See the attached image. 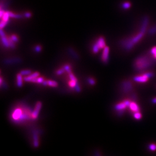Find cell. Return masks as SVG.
<instances>
[{
	"label": "cell",
	"instance_id": "obj_1",
	"mask_svg": "<svg viewBox=\"0 0 156 156\" xmlns=\"http://www.w3.org/2000/svg\"><path fill=\"white\" fill-rule=\"evenodd\" d=\"M149 23V17L146 16L144 17L141 21L139 33L134 36L122 39L120 42L122 47L126 51H130L134 48L135 45L143 38L146 31H147Z\"/></svg>",
	"mask_w": 156,
	"mask_h": 156
},
{
	"label": "cell",
	"instance_id": "obj_2",
	"mask_svg": "<svg viewBox=\"0 0 156 156\" xmlns=\"http://www.w3.org/2000/svg\"><path fill=\"white\" fill-rule=\"evenodd\" d=\"M153 64V61L147 56H141L137 58L134 62V66L138 71H142L147 69Z\"/></svg>",
	"mask_w": 156,
	"mask_h": 156
},
{
	"label": "cell",
	"instance_id": "obj_3",
	"mask_svg": "<svg viewBox=\"0 0 156 156\" xmlns=\"http://www.w3.org/2000/svg\"><path fill=\"white\" fill-rule=\"evenodd\" d=\"M121 89L124 93L128 94L131 92L134 89V85L130 80H126L122 82Z\"/></svg>",
	"mask_w": 156,
	"mask_h": 156
},
{
	"label": "cell",
	"instance_id": "obj_4",
	"mask_svg": "<svg viewBox=\"0 0 156 156\" xmlns=\"http://www.w3.org/2000/svg\"><path fill=\"white\" fill-rule=\"evenodd\" d=\"M12 118L14 120H19L20 119H26V117L22 114V111L20 109H17L12 114Z\"/></svg>",
	"mask_w": 156,
	"mask_h": 156
},
{
	"label": "cell",
	"instance_id": "obj_5",
	"mask_svg": "<svg viewBox=\"0 0 156 156\" xmlns=\"http://www.w3.org/2000/svg\"><path fill=\"white\" fill-rule=\"evenodd\" d=\"M149 79V78L146 76L145 73L144 74L136 76L134 78V81L136 82H139V83H145V82L148 81Z\"/></svg>",
	"mask_w": 156,
	"mask_h": 156
},
{
	"label": "cell",
	"instance_id": "obj_6",
	"mask_svg": "<svg viewBox=\"0 0 156 156\" xmlns=\"http://www.w3.org/2000/svg\"><path fill=\"white\" fill-rule=\"evenodd\" d=\"M42 103L40 102H38L36 104L34 109L32 113V117L33 119H36L38 118L40 110L42 108Z\"/></svg>",
	"mask_w": 156,
	"mask_h": 156
},
{
	"label": "cell",
	"instance_id": "obj_7",
	"mask_svg": "<svg viewBox=\"0 0 156 156\" xmlns=\"http://www.w3.org/2000/svg\"><path fill=\"white\" fill-rule=\"evenodd\" d=\"M109 48L106 46L104 49L102 54V59L104 63H107L109 60Z\"/></svg>",
	"mask_w": 156,
	"mask_h": 156
},
{
	"label": "cell",
	"instance_id": "obj_8",
	"mask_svg": "<svg viewBox=\"0 0 156 156\" xmlns=\"http://www.w3.org/2000/svg\"><path fill=\"white\" fill-rule=\"evenodd\" d=\"M95 44L97 45L100 49V50L104 49V48L106 47L105 40V39L103 37H100L98 39L97 42H96V43Z\"/></svg>",
	"mask_w": 156,
	"mask_h": 156
},
{
	"label": "cell",
	"instance_id": "obj_9",
	"mask_svg": "<svg viewBox=\"0 0 156 156\" xmlns=\"http://www.w3.org/2000/svg\"><path fill=\"white\" fill-rule=\"evenodd\" d=\"M39 75V73L38 72H36L33 73V74H30L29 76H26L24 77V80L26 82H31L32 80H33L34 78L38 77V76Z\"/></svg>",
	"mask_w": 156,
	"mask_h": 156
},
{
	"label": "cell",
	"instance_id": "obj_10",
	"mask_svg": "<svg viewBox=\"0 0 156 156\" xmlns=\"http://www.w3.org/2000/svg\"><path fill=\"white\" fill-rule=\"evenodd\" d=\"M127 108L126 105L123 102L118 103L116 104L115 106V109H116V110L118 111V112L119 111H124V110Z\"/></svg>",
	"mask_w": 156,
	"mask_h": 156
},
{
	"label": "cell",
	"instance_id": "obj_11",
	"mask_svg": "<svg viewBox=\"0 0 156 156\" xmlns=\"http://www.w3.org/2000/svg\"><path fill=\"white\" fill-rule=\"evenodd\" d=\"M129 108L131 110V111L134 112V113L136 112H139V110H140L139 107V105L134 102H131Z\"/></svg>",
	"mask_w": 156,
	"mask_h": 156
},
{
	"label": "cell",
	"instance_id": "obj_12",
	"mask_svg": "<svg viewBox=\"0 0 156 156\" xmlns=\"http://www.w3.org/2000/svg\"><path fill=\"white\" fill-rule=\"evenodd\" d=\"M22 75L20 74H18L17 75V85L21 88L23 84V82H22Z\"/></svg>",
	"mask_w": 156,
	"mask_h": 156
},
{
	"label": "cell",
	"instance_id": "obj_13",
	"mask_svg": "<svg viewBox=\"0 0 156 156\" xmlns=\"http://www.w3.org/2000/svg\"><path fill=\"white\" fill-rule=\"evenodd\" d=\"M148 33L150 35H153L156 34V24L150 28L148 31Z\"/></svg>",
	"mask_w": 156,
	"mask_h": 156
},
{
	"label": "cell",
	"instance_id": "obj_14",
	"mask_svg": "<svg viewBox=\"0 0 156 156\" xmlns=\"http://www.w3.org/2000/svg\"><path fill=\"white\" fill-rule=\"evenodd\" d=\"M131 3L129 2H124L122 3L121 7L124 10H127L131 7Z\"/></svg>",
	"mask_w": 156,
	"mask_h": 156
},
{
	"label": "cell",
	"instance_id": "obj_15",
	"mask_svg": "<svg viewBox=\"0 0 156 156\" xmlns=\"http://www.w3.org/2000/svg\"><path fill=\"white\" fill-rule=\"evenodd\" d=\"M33 145L35 147L37 148L38 147V146L39 145V139H38V135L36 134H33Z\"/></svg>",
	"mask_w": 156,
	"mask_h": 156
},
{
	"label": "cell",
	"instance_id": "obj_16",
	"mask_svg": "<svg viewBox=\"0 0 156 156\" xmlns=\"http://www.w3.org/2000/svg\"><path fill=\"white\" fill-rule=\"evenodd\" d=\"M47 84L48 85L51 87H54V88H56V87L58 86V83L55 81H52L50 80H47Z\"/></svg>",
	"mask_w": 156,
	"mask_h": 156
},
{
	"label": "cell",
	"instance_id": "obj_17",
	"mask_svg": "<svg viewBox=\"0 0 156 156\" xmlns=\"http://www.w3.org/2000/svg\"><path fill=\"white\" fill-rule=\"evenodd\" d=\"M20 73L22 76H26L28 75H29L31 74V71L28 70H22Z\"/></svg>",
	"mask_w": 156,
	"mask_h": 156
},
{
	"label": "cell",
	"instance_id": "obj_18",
	"mask_svg": "<svg viewBox=\"0 0 156 156\" xmlns=\"http://www.w3.org/2000/svg\"><path fill=\"white\" fill-rule=\"evenodd\" d=\"M134 118L135 119H136V120H140V119L141 118L142 115L139 112H136L134 113Z\"/></svg>",
	"mask_w": 156,
	"mask_h": 156
},
{
	"label": "cell",
	"instance_id": "obj_19",
	"mask_svg": "<svg viewBox=\"0 0 156 156\" xmlns=\"http://www.w3.org/2000/svg\"><path fill=\"white\" fill-rule=\"evenodd\" d=\"M69 77H70V79H71V80L73 81H75L76 82H77V79L74 76V75L73 74V73L72 72L69 73Z\"/></svg>",
	"mask_w": 156,
	"mask_h": 156
},
{
	"label": "cell",
	"instance_id": "obj_20",
	"mask_svg": "<svg viewBox=\"0 0 156 156\" xmlns=\"http://www.w3.org/2000/svg\"><path fill=\"white\" fill-rule=\"evenodd\" d=\"M100 50V49L98 48V47L97 45L95 44H94L93 45V51L94 53H97Z\"/></svg>",
	"mask_w": 156,
	"mask_h": 156
},
{
	"label": "cell",
	"instance_id": "obj_21",
	"mask_svg": "<svg viewBox=\"0 0 156 156\" xmlns=\"http://www.w3.org/2000/svg\"><path fill=\"white\" fill-rule=\"evenodd\" d=\"M149 149L150 150L155 151L156 150V145H155L154 144H152L150 145Z\"/></svg>",
	"mask_w": 156,
	"mask_h": 156
},
{
	"label": "cell",
	"instance_id": "obj_22",
	"mask_svg": "<svg viewBox=\"0 0 156 156\" xmlns=\"http://www.w3.org/2000/svg\"><path fill=\"white\" fill-rule=\"evenodd\" d=\"M65 70L64 68H62V69H59L58 71H57L56 73L57 75H61V74H63V73L65 72Z\"/></svg>",
	"mask_w": 156,
	"mask_h": 156
},
{
	"label": "cell",
	"instance_id": "obj_23",
	"mask_svg": "<svg viewBox=\"0 0 156 156\" xmlns=\"http://www.w3.org/2000/svg\"><path fill=\"white\" fill-rule=\"evenodd\" d=\"M64 68L65 69V71L68 72L69 73H70L71 72V68H70V66L66 65H65V66L64 67Z\"/></svg>",
	"mask_w": 156,
	"mask_h": 156
},
{
	"label": "cell",
	"instance_id": "obj_24",
	"mask_svg": "<svg viewBox=\"0 0 156 156\" xmlns=\"http://www.w3.org/2000/svg\"><path fill=\"white\" fill-rule=\"evenodd\" d=\"M145 75L146 76L148 77L149 78H150L152 77H153V76H154V73H153V72H146V73H145Z\"/></svg>",
	"mask_w": 156,
	"mask_h": 156
},
{
	"label": "cell",
	"instance_id": "obj_25",
	"mask_svg": "<svg viewBox=\"0 0 156 156\" xmlns=\"http://www.w3.org/2000/svg\"><path fill=\"white\" fill-rule=\"evenodd\" d=\"M11 39H12V40L14 42H17L18 40V39L17 38V36L15 35H12L11 37Z\"/></svg>",
	"mask_w": 156,
	"mask_h": 156
},
{
	"label": "cell",
	"instance_id": "obj_26",
	"mask_svg": "<svg viewBox=\"0 0 156 156\" xmlns=\"http://www.w3.org/2000/svg\"><path fill=\"white\" fill-rule=\"evenodd\" d=\"M77 84V82H75V81H71L70 82H69V85L71 87V88H75V87L76 86Z\"/></svg>",
	"mask_w": 156,
	"mask_h": 156
},
{
	"label": "cell",
	"instance_id": "obj_27",
	"mask_svg": "<svg viewBox=\"0 0 156 156\" xmlns=\"http://www.w3.org/2000/svg\"><path fill=\"white\" fill-rule=\"evenodd\" d=\"M44 81V78L42 77L37 78V83L38 84H43Z\"/></svg>",
	"mask_w": 156,
	"mask_h": 156
},
{
	"label": "cell",
	"instance_id": "obj_28",
	"mask_svg": "<svg viewBox=\"0 0 156 156\" xmlns=\"http://www.w3.org/2000/svg\"><path fill=\"white\" fill-rule=\"evenodd\" d=\"M131 101L130 100H124V103L125 104V105H126V106L127 107H129V106L130 105V103H131Z\"/></svg>",
	"mask_w": 156,
	"mask_h": 156
},
{
	"label": "cell",
	"instance_id": "obj_29",
	"mask_svg": "<svg viewBox=\"0 0 156 156\" xmlns=\"http://www.w3.org/2000/svg\"><path fill=\"white\" fill-rule=\"evenodd\" d=\"M150 53L152 54L153 55L155 54L156 53V47H153L150 50Z\"/></svg>",
	"mask_w": 156,
	"mask_h": 156
},
{
	"label": "cell",
	"instance_id": "obj_30",
	"mask_svg": "<svg viewBox=\"0 0 156 156\" xmlns=\"http://www.w3.org/2000/svg\"><path fill=\"white\" fill-rule=\"evenodd\" d=\"M89 84H91V85H94L95 84V81L92 78H89Z\"/></svg>",
	"mask_w": 156,
	"mask_h": 156
},
{
	"label": "cell",
	"instance_id": "obj_31",
	"mask_svg": "<svg viewBox=\"0 0 156 156\" xmlns=\"http://www.w3.org/2000/svg\"><path fill=\"white\" fill-rule=\"evenodd\" d=\"M35 50L36 52H39L41 51V47L39 46V45H37L35 48Z\"/></svg>",
	"mask_w": 156,
	"mask_h": 156
},
{
	"label": "cell",
	"instance_id": "obj_32",
	"mask_svg": "<svg viewBox=\"0 0 156 156\" xmlns=\"http://www.w3.org/2000/svg\"><path fill=\"white\" fill-rule=\"evenodd\" d=\"M75 89L77 91H78V92H79V91H80V88H79V86H78V85L77 84H76V86L75 87Z\"/></svg>",
	"mask_w": 156,
	"mask_h": 156
},
{
	"label": "cell",
	"instance_id": "obj_33",
	"mask_svg": "<svg viewBox=\"0 0 156 156\" xmlns=\"http://www.w3.org/2000/svg\"><path fill=\"white\" fill-rule=\"evenodd\" d=\"M131 97H132V98L133 99H134V100H136L137 99V96H136V95L135 94H133L132 95V96H131Z\"/></svg>",
	"mask_w": 156,
	"mask_h": 156
},
{
	"label": "cell",
	"instance_id": "obj_34",
	"mask_svg": "<svg viewBox=\"0 0 156 156\" xmlns=\"http://www.w3.org/2000/svg\"><path fill=\"white\" fill-rule=\"evenodd\" d=\"M24 15H25V16L26 17L28 18V17H29L31 16V14L29 13H28V12H27V13H26Z\"/></svg>",
	"mask_w": 156,
	"mask_h": 156
},
{
	"label": "cell",
	"instance_id": "obj_35",
	"mask_svg": "<svg viewBox=\"0 0 156 156\" xmlns=\"http://www.w3.org/2000/svg\"><path fill=\"white\" fill-rule=\"evenodd\" d=\"M152 103L153 104H156V98H155L152 100Z\"/></svg>",
	"mask_w": 156,
	"mask_h": 156
},
{
	"label": "cell",
	"instance_id": "obj_36",
	"mask_svg": "<svg viewBox=\"0 0 156 156\" xmlns=\"http://www.w3.org/2000/svg\"><path fill=\"white\" fill-rule=\"evenodd\" d=\"M153 56H154V58L156 59V53L155 54H154V55H153Z\"/></svg>",
	"mask_w": 156,
	"mask_h": 156
}]
</instances>
